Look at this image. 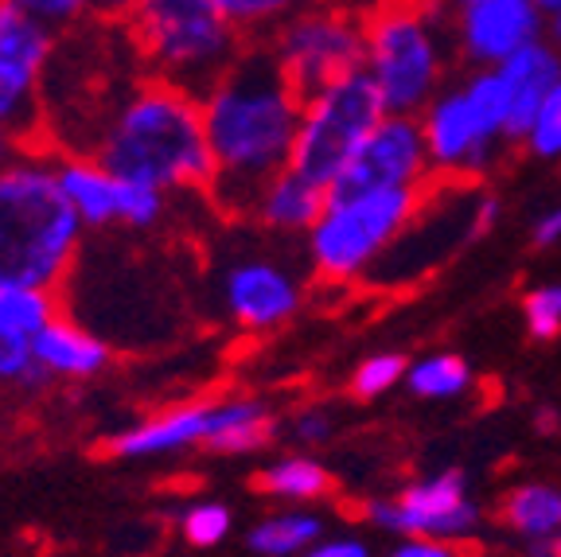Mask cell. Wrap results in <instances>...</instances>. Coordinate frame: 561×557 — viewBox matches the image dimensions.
I'll list each match as a JSON object with an SVG mask.
<instances>
[{"label": "cell", "instance_id": "cell-16", "mask_svg": "<svg viewBox=\"0 0 561 557\" xmlns=\"http://www.w3.org/2000/svg\"><path fill=\"white\" fill-rule=\"evenodd\" d=\"M32 363L47 383H90L110 371L114 348L94 328L59 312L32 340Z\"/></svg>", "mask_w": 561, "mask_h": 557}, {"label": "cell", "instance_id": "cell-13", "mask_svg": "<svg viewBox=\"0 0 561 557\" xmlns=\"http://www.w3.org/2000/svg\"><path fill=\"white\" fill-rule=\"evenodd\" d=\"M445 20L456 55L472 67H500L546 32L535 0H448Z\"/></svg>", "mask_w": 561, "mask_h": 557}, {"label": "cell", "instance_id": "cell-39", "mask_svg": "<svg viewBox=\"0 0 561 557\" xmlns=\"http://www.w3.org/2000/svg\"><path fill=\"white\" fill-rule=\"evenodd\" d=\"M546 32H550V44L561 52V12H553V16H546Z\"/></svg>", "mask_w": 561, "mask_h": 557}, {"label": "cell", "instance_id": "cell-2", "mask_svg": "<svg viewBox=\"0 0 561 557\" xmlns=\"http://www.w3.org/2000/svg\"><path fill=\"white\" fill-rule=\"evenodd\" d=\"M82 152L117 180L145 183L164 195L210 192L215 180L199 98L152 75L137 79L105 110Z\"/></svg>", "mask_w": 561, "mask_h": 557}, {"label": "cell", "instance_id": "cell-12", "mask_svg": "<svg viewBox=\"0 0 561 557\" xmlns=\"http://www.w3.org/2000/svg\"><path fill=\"white\" fill-rule=\"evenodd\" d=\"M421 133H425V148H430L433 175H448V180H480L495 157L500 145L507 140L500 133H491L480 110L468 98L465 82L453 90H440L425 110L417 114Z\"/></svg>", "mask_w": 561, "mask_h": 557}, {"label": "cell", "instance_id": "cell-21", "mask_svg": "<svg viewBox=\"0 0 561 557\" xmlns=\"http://www.w3.org/2000/svg\"><path fill=\"white\" fill-rule=\"evenodd\" d=\"M500 519L523 546L553 542L561 534V491L553 484H518L503 496Z\"/></svg>", "mask_w": 561, "mask_h": 557}, {"label": "cell", "instance_id": "cell-18", "mask_svg": "<svg viewBox=\"0 0 561 557\" xmlns=\"http://www.w3.org/2000/svg\"><path fill=\"white\" fill-rule=\"evenodd\" d=\"M59 164V183L67 195L70 211L79 215L87 230L122 227V203H125V180H117L110 168H102L87 152H55Z\"/></svg>", "mask_w": 561, "mask_h": 557}, {"label": "cell", "instance_id": "cell-23", "mask_svg": "<svg viewBox=\"0 0 561 557\" xmlns=\"http://www.w3.org/2000/svg\"><path fill=\"white\" fill-rule=\"evenodd\" d=\"M320 538H324V519L316 511H273L250 526L245 546L257 557H300Z\"/></svg>", "mask_w": 561, "mask_h": 557}, {"label": "cell", "instance_id": "cell-20", "mask_svg": "<svg viewBox=\"0 0 561 557\" xmlns=\"http://www.w3.org/2000/svg\"><path fill=\"white\" fill-rule=\"evenodd\" d=\"M277 429V413L262 398H210V425L203 448L219 456H245L265 448Z\"/></svg>", "mask_w": 561, "mask_h": 557}, {"label": "cell", "instance_id": "cell-41", "mask_svg": "<svg viewBox=\"0 0 561 557\" xmlns=\"http://www.w3.org/2000/svg\"><path fill=\"white\" fill-rule=\"evenodd\" d=\"M553 557H561V534L553 538Z\"/></svg>", "mask_w": 561, "mask_h": 557}, {"label": "cell", "instance_id": "cell-35", "mask_svg": "<svg viewBox=\"0 0 561 557\" xmlns=\"http://www.w3.org/2000/svg\"><path fill=\"white\" fill-rule=\"evenodd\" d=\"M386 557H460V546H453V542H437V538H417V534H410V538H402L394 549Z\"/></svg>", "mask_w": 561, "mask_h": 557}, {"label": "cell", "instance_id": "cell-34", "mask_svg": "<svg viewBox=\"0 0 561 557\" xmlns=\"http://www.w3.org/2000/svg\"><path fill=\"white\" fill-rule=\"evenodd\" d=\"M300 557H375V549L355 534H340V538H320L305 549Z\"/></svg>", "mask_w": 561, "mask_h": 557}, {"label": "cell", "instance_id": "cell-40", "mask_svg": "<svg viewBox=\"0 0 561 557\" xmlns=\"http://www.w3.org/2000/svg\"><path fill=\"white\" fill-rule=\"evenodd\" d=\"M538 9H542V16H553V12H561V0H535Z\"/></svg>", "mask_w": 561, "mask_h": 557}, {"label": "cell", "instance_id": "cell-33", "mask_svg": "<svg viewBox=\"0 0 561 557\" xmlns=\"http://www.w3.org/2000/svg\"><path fill=\"white\" fill-rule=\"evenodd\" d=\"M32 343L0 331V383H24V375L32 371Z\"/></svg>", "mask_w": 561, "mask_h": 557}, {"label": "cell", "instance_id": "cell-11", "mask_svg": "<svg viewBox=\"0 0 561 557\" xmlns=\"http://www.w3.org/2000/svg\"><path fill=\"white\" fill-rule=\"evenodd\" d=\"M433 164L421 122L410 114H386L370 129V137L351 157L343 175L328 195L390 192V187H430Z\"/></svg>", "mask_w": 561, "mask_h": 557}, {"label": "cell", "instance_id": "cell-1", "mask_svg": "<svg viewBox=\"0 0 561 557\" xmlns=\"http://www.w3.org/2000/svg\"><path fill=\"white\" fill-rule=\"evenodd\" d=\"M305 98L289 87L262 44H250L219 79L199 94L207 133L210 195L234 215H245L254 192L289 168Z\"/></svg>", "mask_w": 561, "mask_h": 557}, {"label": "cell", "instance_id": "cell-5", "mask_svg": "<svg viewBox=\"0 0 561 557\" xmlns=\"http://www.w3.org/2000/svg\"><path fill=\"white\" fill-rule=\"evenodd\" d=\"M430 187H390V192L328 195L324 215L305 235L308 265L320 281L347 285L382 262L390 246L410 230Z\"/></svg>", "mask_w": 561, "mask_h": 557}, {"label": "cell", "instance_id": "cell-15", "mask_svg": "<svg viewBox=\"0 0 561 557\" xmlns=\"http://www.w3.org/2000/svg\"><path fill=\"white\" fill-rule=\"evenodd\" d=\"M210 425V398L184 401V406H168L149 418L133 421L122 433L105 436V456L117 461H149V456H172L184 448H203Z\"/></svg>", "mask_w": 561, "mask_h": 557}, {"label": "cell", "instance_id": "cell-25", "mask_svg": "<svg viewBox=\"0 0 561 557\" xmlns=\"http://www.w3.org/2000/svg\"><path fill=\"white\" fill-rule=\"evenodd\" d=\"M59 312H62L59 293L24 288V285H0V331H9V336H20V340L32 343Z\"/></svg>", "mask_w": 561, "mask_h": 557}, {"label": "cell", "instance_id": "cell-10", "mask_svg": "<svg viewBox=\"0 0 561 557\" xmlns=\"http://www.w3.org/2000/svg\"><path fill=\"white\" fill-rule=\"evenodd\" d=\"M363 514L375 531L398 534V538L417 534V538L453 542V546L468 542L483 523V511L468 496V479L460 468L413 479L390 499H370Z\"/></svg>", "mask_w": 561, "mask_h": 557}, {"label": "cell", "instance_id": "cell-36", "mask_svg": "<svg viewBox=\"0 0 561 557\" xmlns=\"http://www.w3.org/2000/svg\"><path fill=\"white\" fill-rule=\"evenodd\" d=\"M530 238H535L538 250H550V246H558V242H561V200L553 203V207H546V211H542V218L535 223Z\"/></svg>", "mask_w": 561, "mask_h": 557}, {"label": "cell", "instance_id": "cell-8", "mask_svg": "<svg viewBox=\"0 0 561 557\" xmlns=\"http://www.w3.org/2000/svg\"><path fill=\"white\" fill-rule=\"evenodd\" d=\"M382 117L386 105L378 98L375 82L367 79V70H355L347 79L332 82L320 94L305 98V105H300L289 168L332 192L343 168L351 164V157L359 152V145Z\"/></svg>", "mask_w": 561, "mask_h": 557}, {"label": "cell", "instance_id": "cell-6", "mask_svg": "<svg viewBox=\"0 0 561 557\" xmlns=\"http://www.w3.org/2000/svg\"><path fill=\"white\" fill-rule=\"evenodd\" d=\"M367 79L375 82L386 114L417 117L440 94L445 79V39L437 12L410 0H390L367 16Z\"/></svg>", "mask_w": 561, "mask_h": 557}, {"label": "cell", "instance_id": "cell-7", "mask_svg": "<svg viewBox=\"0 0 561 557\" xmlns=\"http://www.w3.org/2000/svg\"><path fill=\"white\" fill-rule=\"evenodd\" d=\"M257 44L300 98L320 94L332 82L363 70L367 59V16H355L335 0H312L289 20H280Z\"/></svg>", "mask_w": 561, "mask_h": 557}, {"label": "cell", "instance_id": "cell-22", "mask_svg": "<svg viewBox=\"0 0 561 557\" xmlns=\"http://www.w3.org/2000/svg\"><path fill=\"white\" fill-rule=\"evenodd\" d=\"M254 488L270 499H285V503H320L335 491V479L316 456L293 453L265 464L254 476Z\"/></svg>", "mask_w": 561, "mask_h": 557}, {"label": "cell", "instance_id": "cell-19", "mask_svg": "<svg viewBox=\"0 0 561 557\" xmlns=\"http://www.w3.org/2000/svg\"><path fill=\"white\" fill-rule=\"evenodd\" d=\"M503 79L511 87V122H507V140L523 145L526 129L535 122L538 105L546 102V94L553 90V82L561 79V52L550 39H535L523 52H515L511 59L500 62Z\"/></svg>", "mask_w": 561, "mask_h": 557}, {"label": "cell", "instance_id": "cell-3", "mask_svg": "<svg viewBox=\"0 0 561 557\" xmlns=\"http://www.w3.org/2000/svg\"><path fill=\"white\" fill-rule=\"evenodd\" d=\"M87 227L70 211L55 152L24 148L0 168V285L59 293L75 273Z\"/></svg>", "mask_w": 561, "mask_h": 557}, {"label": "cell", "instance_id": "cell-28", "mask_svg": "<svg viewBox=\"0 0 561 557\" xmlns=\"http://www.w3.org/2000/svg\"><path fill=\"white\" fill-rule=\"evenodd\" d=\"M175 531H180V538H184L187 546L215 549L230 538V531H234V514H230V507H222V503H192L175 514Z\"/></svg>", "mask_w": 561, "mask_h": 557}, {"label": "cell", "instance_id": "cell-29", "mask_svg": "<svg viewBox=\"0 0 561 557\" xmlns=\"http://www.w3.org/2000/svg\"><path fill=\"white\" fill-rule=\"evenodd\" d=\"M523 323L526 336L538 343H550L561 336V281L535 285L523 293Z\"/></svg>", "mask_w": 561, "mask_h": 557}, {"label": "cell", "instance_id": "cell-27", "mask_svg": "<svg viewBox=\"0 0 561 557\" xmlns=\"http://www.w3.org/2000/svg\"><path fill=\"white\" fill-rule=\"evenodd\" d=\"M405 371H410L405 355H398V351H375V355H367L351 371L347 390H351V398H359V401L386 398L394 386L405 383Z\"/></svg>", "mask_w": 561, "mask_h": 557}, {"label": "cell", "instance_id": "cell-24", "mask_svg": "<svg viewBox=\"0 0 561 557\" xmlns=\"http://www.w3.org/2000/svg\"><path fill=\"white\" fill-rule=\"evenodd\" d=\"M405 386H410L413 398L453 401L472 386V366L453 351H433V355L413 359L410 371H405Z\"/></svg>", "mask_w": 561, "mask_h": 557}, {"label": "cell", "instance_id": "cell-4", "mask_svg": "<svg viewBox=\"0 0 561 557\" xmlns=\"http://www.w3.org/2000/svg\"><path fill=\"white\" fill-rule=\"evenodd\" d=\"M122 27L145 75L195 98L250 47L219 0H140Z\"/></svg>", "mask_w": 561, "mask_h": 557}, {"label": "cell", "instance_id": "cell-32", "mask_svg": "<svg viewBox=\"0 0 561 557\" xmlns=\"http://www.w3.org/2000/svg\"><path fill=\"white\" fill-rule=\"evenodd\" d=\"M16 4L55 32H70L90 16V0H16Z\"/></svg>", "mask_w": 561, "mask_h": 557}, {"label": "cell", "instance_id": "cell-14", "mask_svg": "<svg viewBox=\"0 0 561 557\" xmlns=\"http://www.w3.org/2000/svg\"><path fill=\"white\" fill-rule=\"evenodd\" d=\"M219 300L222 316L238 331L262 336L280 323H289L305 305V281L289 265L273 262V258H238L222 270L219 277Z\"/></svg>", "mask_w": 561, "mask_h": 557}, {"label": "cell", "instance_id": "cell-17", "mask_svg": "<svg viewBox=\"0 0 561 557\" xmlns=\"http://www.w3.org/2000/svg\"><path fill=\"white\" fill-rule=\"evenodd\" d=\"M328 207V187L312 183L308 175L280 168L277 175L262 183L245 207V215L254 218L257 227L273 230V235H308L316 227V218Z\"/></svg>", "mask_w": 561, "mask_h": 557}, {"label": "cell", "instance_id": "cell-38", "mask_svg": "<svg viewBox=\"0 0 561 557\" xmlns=\"http://www.w3.org/2000/svg\"><path fill=\"white\" fill-rule=\"evenodd\" d=\"M24 148H27V145L16 137V133H9L4 125H0V168H9L12 160H16L20 152H24Z\"/></svg>", "mask_w": 561, "mask_h": 557}, {"label": "cell", "instance_id": "cell-31", "mask_svg": "<svg viewBox=\"0 0 561 557\" xmlns=\"http://www.w3.org/2000/svg\"><path fill=\"white\" fill-rule=\"evenodd\" d=\"M285 433L300 448H312V444H328L335 436V413L328 406H300L289 421H285Z\"/></svg>", "mask_w": 561, "mask_h": 557}, {"label": "cell", "instance_id": "cell-30", "mask_svg": "<svg viewBox=\"0 0 561 557\" xmlns=\"http://www.w3.org/2000/svg\"><path fill=\"white\" fill-rule=\"evenodd\" d=\"M526 152H535L538 160H561V79L553 82V90L546 94V102L538 105L535 122L523 137Z\"/></svg>", "mask_w": 561, "mask_h": 557}, {"label": "cell", "instance_id": "cell-9", "mask_svg": "<svg viewBox=\"0 0 561 557\" xmlns=\"http://www.w3.org/2000/svg\"><path fill=\"white\" fill-rule=\"evenodd\" d=\"M59 32L24 12L16 0H0V125L27 148L44 122V90L51 75Z\"/></svg>", "mask_w": 561, "mask_h": 557}, {"label": "cell", "instance_id": "cell-37", "mask_svg": "<svg viewBox=\"0 0 561 557\" xmlns=\"http://www.w3.org/2000/svg\"><path fill=\"white\" fill-rule=\"evenodd\" d=\"M140 0H90V16L102 24H125L137 12Z\"/></svg>", "mask_w": 561, "mask_h": 557}, {"label": "cell", "instance_id": "cell-26", "mask_svg": "<svg viewBox=\"0 0 561 557\" xmlns=\"http://www.w3.org/2000/svg\"><path fill=\"white\" fill-rule=\"evenodd\" d=\"M305 4H312V0H219V9L227 12V20L250 39V44L265 39L280 20H289L293 12H300Z\"/></svg>", "mask_w": 561, "mask_h": 557}]
</instances>
